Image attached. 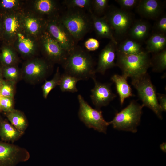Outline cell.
<instances>
[{
    "instance_id": "obj_1",
    "label": "cell",
    "mask_w": 166,
    "mask_h": 166,
    "mask_svg": "<svg viewBox=\"0 0 166 166\" xmlns=\"http://www.w3.org/2000/svg\"><path fill=\"white\" fill-rule=\"evenodd\" d=\"M65 73L80 80L95 78L94 63L91 55L82 48L76 46L69 53L62 64Z\"/></svg>"
},
{
    "instance_id": "obj_2",
    "label": "cell",
    "mask_w": 166,
    "mask_h": 166,
    "mask_svg": "<svg viewBox=\"0 0 166 166\" xmlns=\"http://www.w3.org/2000/svg\"><path fill=\"white\" fill-rule=\"evenodd\" d=\"M59 19L75 42L81 39L93 27L90 14L82 10L68 9Z\"/></svg>"
},
{
    "instance_id": "obj_3",
    "label": "cell",
    "mask_w": 166,
    "mask_h": 166,
    "mask_svg": "<svg viewBox=\"0 0 166 166\" xmlns=\"http://www.w3.org/2000/svg\"><path fill=\"white\" fill-rule=\"evenodd\" d=\"M116 66L121 70L122 74L134 78L147 73L151 66L149 53L144 51L140 53L127 54L116 51Z\"/></svg>"
},
{
    "instance_id": "obj_4",
    "label": "cell",
    "mask_w": 166,
    "mask_h": 166,
    "mask_svg": "<svg viewBox=\"0 0 166 166\" xmlns=\"http://www.w3.org/2000/svg\"><path fill=\"white\" fill-rule=\"evenodd\" d=\"M143 107L136 101H132L126 107L116 113L109 123L115 129L136 133L140 123Z\"/></svg>"
},
{
    "instance_id": "obj_5",
    "label": "cell",
    "mask_w": 166,
    "mask_h": 166,
    "mask_svg": "<svg viewBox=\"0 0 166 166\" xmlns=\"http://www.w3.org/2000/svg\"><path fill=\"white\" fill-rule=\"evenodd\" d=\"M131 78V83L137 92L143 106L149 108L160 119H162V112L158 103L157 93L148 73Z\"/></svg>"
},
{
    "instance_id": "obj_6",
    "label": "cell",
    "mask_w": 166,
    "mask_h": 166,
    "mask_svg": "<svg viewBox=\"0 0 166 166\" xmlns=\"http://www.w3.org/2000/svg\"><path fill=\"white\" fill-rule=\"evenodd\" d=\"M103 16L110 26L116 40L117 38L128 34L134 22L133 14L129 11L113 6H109Z\"/></svg>"
},
{
    "instance_id": "obj_7",
    "label": "cell",
    "mask_w": 166,
    "mask_h": 166,
    "mask_svg": "<svg viewBox=\"0 0 166 166\" xmlns=\"http://www.w3.org/2000/svg\"><path fill=\"white\" fill-rule=\"evenodd\" d=\"M79 104L78 115L80 120L89 128L106 134L109 122L104 119L100 110L92 108L80 94L78 95Z\"/></svg>"
},
{
    "instance_id": "obj_8",
    "label": "cell",
    "mask_w": 166,
    "mask_h": 166,
    "mask_svg": "<svg viewBox=\"0 0 166 166\" xmlns=\"http://www.w3.org/2000/svg\"><path fill=\"white\" fill-rule=\"evenodd\" d=\"M38 40L39 50L45 59L52 64H62L69 53L49 33L45 30Z\"/></svg>"
},
{
    "instance_id": "obj_9",
    "label": "cell",
    "mask_w": 166,
    "mask_h": 166,
    "mask_svg": "<svg viewBox=\"0 0 166 166\" xmlns=\"http://www.w3.org/2000/svg\"><path fill=\"white\" fill-rule=\"evenodd\" d=\"M52 64L45 59L34 57L28 59L22 65V74L24 79L29 82L39 81L48 74Z\"/></svg>"
},
{
    "instance_id": "obj_10",
    "label": "cell",
    "mask_w": 166,
    "mask_h": 166,
    "mask_svg": "<svg viewBox=\"0 0 166 166\" xmlns=\"http://www.w3.org/2000/svg\"><path fill=\"white\" fill-rule=\"evenodd\" d=\"M59 16L47 20L46 31L69 53L76 46V42L60 20Z\"/></svg>"
},
{
    "instance_id": "obj_11",
    "label": "cell",
    "mask_w": 166,
    "mask_h": 166,
    "mask_svg": "<svg viewBox=\"0 0 166 166\" xmlns=\"http://www.w3.org/2000/svg\"><path fill=\"white\" fill-rule=\"evenodd\" d=\"M30 154L26 149L18 145L0 141V166H16L26 162Z\"/></svg>"
},
{
    "instance_id": "obj_12",
    "label": "cell",
    "mask_w": 166,
    "mask_h": 166,
    "mask_svg": "<svg viewBox=\"0 0 166 166\" xmlns=\"http://www.w3.org/2000/svg\"><path fill=\"white\" fill-rule=\"evenodd\" d=\"M21 14L23 30L27 34L38 40L46 30L47 20L25 6L22 10Z\"/></svg>"
},
{
    "instance_id": "obj_13",
    "label": "cell",
    "mask_w": 166,
    "mask_h": 166,
    "mask_svg": "<svg viewBox=\"0 0 166 166\" xmlns=\"http://www.w3.org/2000/svg\"><path fill=\"white\" fill-rule=\"evenodd\" d=\"M22 10L2 14L3 23V42L12 45L22 30Z\"/></svg>"
},
{
    "instance_id": "obj_14",
    "label": "cell",
    "mask_w": 166,
    "mask_h": 166,
    "mask_svg": "<svg viewBox=\"0 0 166 166\" xmlns=\"http://www.w3.org/2000/svg\"><path fill=\"white\" fill-rule=\"evenodd\" d=\"M12 45L17 53L28 59L35 57L39 50L38 40L23 30L18 34Z\"/></svg>"
},
{
    "instance_id": "obj_15",
    "label": "cell",
    "mask_w": 166,
    "mask_h": 166,
    "mask_svg": "<svg viewBox=\"0 0 166 166\" xmlns=\"http://www.w3.org/2000/svg\"><path fill=\"white\" fill-rule=\"evenodd\" d=\"M93 80L95 85L91 90L90 98L96 109L100 110L101 107L107 105L116 96L112 91L111 84L100 83L96 78Z\"/></svg>"
},
{
    "instance_id": "obj_16",
    "label": "cell",
    "mask_w": 166,
    "mask_h": 166,
    "mask_svg": "<svg viewBox=\"0 0 166 166\" xmlns=\"http://www.w3.org/2000/svg\"><path fill=\"white\" fill-rule=\"evenodd\" d=\"M24 6L39 16L47 20L58 16V2L54 0H35Z\"/></svg>"
},
{
    "instance_id": "obj_17",
    "label": "cell",
    "mask_w": 166,
    "mask_h": 166,
    "mask_svg": "<svg viewBox=\"0 0 166 166\" xmlns=\"http://www.w3.org/2000/svg\"><path fill=\"white\" fill-rule=\"evenodd\" d=\"M117 45L110 41L101 51L98 58L96 72L104 74L108 69L116 66L115 62Z\"/></svg>"
},
{
    "instance_id": "obj_18",
    "label": "cell",
    "mask_w": 166,
    "mask_h": 166,
    "mask_svg": "<svg viewBox=\"0 0 166 166\" xmlns=\"http://www.w3.org/2000/svg\"><path fill=\"white\" fill-rule=\"evenodd\" d=\"M136 9L142 18L156 20L162 14L163 6L160 0H140Z\"/></svg>"
},
{
    "instance_id": "obj_19",
    "label": "cell",
    "mask_w": 166,
    "mask_h": 166,
    "mask_svg": "<svg viewBox=\"0 0 166 166\" xmlns=\"http://www.w3.org/2000/svg\"><path fill=\"white\" fill-rule=\"evenodd\" d=\"M93 27L99 38L109 39L117 45V42L114 37L113 30L109 24L104 16H98L93 13L90 14Z\"/></svg>"
},
{
    "instance_id": "obj_20",
    "label": "cell",
    "mask_w": 166,
    "mask_h": 166,
    "mask_svg": "<svg viewBox=\"0 0 166 166\" xmlns=\"http://www.w3.org/2000/svg\"><path fill=\"white\" fill-rule=\"evenodd\" d=\"M150 29L149 23L144 20L134 21L128 34L130 38L138 42L144 40L149 35Z\"/></svg>"
},
{
    "instance_id": "obj_21",
    "label": "cell",
    "mask_w": 166,
    "mask_h": 166,
    "mask_svg": "<svg viewBox=\"0 0 166 166\" xmlns=\"http://www.w3.org/2000/svg\"><path fill=\"white\" fill-rule=\"evenodd\" d=\"M127 78L123 74L121 75L115 74L111 78V81L115 84L121 105L123 104L125 99L134 96L131 88L127 82Z\"/></svg>"
},
{
    "instance_id": "obj_22",
    "label": "cell",
    "mask_w": 166,
    "mask_h": 166,
    "mask_svg": "<svg viewBox=\"0 0 166 166\" xmlns=\"http://www.w3.org/2000/svg\"><path fill=\"white\" fill-rule=\"evenodd\" d=\"M22 135L7 121L0 119V138L2 141L14 142Z\"/></svg>"
},
{
    "instance_id": "obj_23",
    "label": "cell",
    "mask_w": 166,
    "mask_h": 166,
    "mask_svg": "<svg viewBox=\"0 0 166 166\" xmlns=\"http://www.w3.org/2000/svg\"><path fill=\"white\" fill-rule=\"evenodd\" d=\"M1 66L16 65L18 61L17 52L11 45L3 42L1 47Z\"/></svg>"
},
{
    "instance_id": "obj_24",
    "label": "cell",
    "mask_w": 166,
    "mask_h": 166,
    "mask_svg": "<svg viewBox=\"0 0 166 166\" xmlns=\"http://www.w3.org/2000/svg\"><path fill=\"white\" fill-rule=\"evenodd\" d=\"M166 34L153 33L146 41L145 51L148 53H157L166 49Z\"/></svg>"
},
{
    "instance_id": "obj_25",
    "label": "cell",
    "mask_w": 166,
    "mask_h": 166,
    "mask_svg": "<svg viewBox=\"0 0 166 166\" xmlns=\"http://www.w3.org/2000/svg\"><path fill=\"white\" fill-rule=\"evenodd\" d=\"M6 116L11 124L23 134L28 126V122L24 114L14 109L5 113Z\"/></svg>"
},
{
    "instance_id": "obj_26",
    "label": "cell",
    "mask_w": 166,
    "mask_h": 166,
    "mask_svg": "<svg viewBox=\"0 0 166 166\" xmlns=\"http://www.w3.org/2000/svg\"><path fill=\"white\" fill-rule=\"evenodd\" d=\"M143 51L140 43L130 38L125 39L117 46V52L127 54H137Z\"/></svg>"
},
{
    "instance_id": "obj_27",
    "label": "cell",
    "mask_w": 166,
    "mask_h": 166,
    "mask_svg": "<svg viewBox=\"0 0 166 166\" xmlns=\"http://www.w3.org/2000/svg\"><path fill=\"white\" fill-rule=\"evenodd\" d=\"M79 81L77 78L64 73L61 76L59 85L62 92L74 93L78 91L76 84Z\"/></svg>"
},
{
    "instance_id": "obj_28",
    "label": "cell",
    "mask_w": 166,
    "mask_h": 166,
    "mask_svg": "<svg viewBox=\"0 0 166 166\" xmlns=\"http://www.w3.org/2000/svg\"><path fill=\"white\" fill-rule=\"evenodd\" d=\"M150 59L151 66L153 71L156 72H161L166 69V49L160 52L154 53Z\"/></svg>"
},
{
    "instance_id": "obj_29",
    "label": "cell",
    "mask_w": 166,
    "mask_h": 166,
    "mask_svg": "<svg viewBox=\"0 0 166 166\" xmlns=\"http://www.w3.org/2000/svg\"><path fill=\"white\" fill-rule=\"evenodd\" d=\"M25 4L19 0H0V13L3 14L21 10Z\"/></svg>"
},
{
    "instance_id": "obj_30",
    "label": "cell",
    "mask_w": 166,
    "mask_h": 166,
    "mask_svg": "<svg viewBox=\"0 0 166 166\" xmlns=\"http://www.w3.org/2000/svg\"><path fill=\"white\" fill-rule=\"evenodd\" d=\"M63 3L68 9L82 10L92 13L91 0H65Z\"/></svg>"
},
{
    "instance_id": "obj_31",
    "label": "cell",
    "mask_w": 166,
    "mask_h": 166,
    "mask_svg": "<svg viewBox=\"0 0 166 166\" xmlns=\"http://www.w3.org/2000/svg\"><path fill=\"white\" fill-rule=\"evenodd\" d=\"M2 67V77L5 80L15 83L18 80L21 72L16 65Z\"/></svg>"
},
{
    "instance_id": "obj_32",
    "label": "cell",
    "mask_w": 166,
    "mask_h": 166,
    "mask_svg": "<svg viewBox=\"0 0 166 166\" xmlns=\"http://www.w3.org/2000/svg\"><path fill=\"white\" fill-rule=\"evenodd\" d=\"M61 76L59 68L58 67L53 78L49 80L45 81L42 87L44 98H47L50 92L56 86L59 85Z\"/></svg>"
},
{
    "instance_id": "obj_33",
    "label": "cell",
    "mask_w": 166,
    "mask_h": 166,
    "mask_svg": "<svg viewBox=\"0 0 166 166\" xmlns=\"http://www.w3.org/2000/svg\"><path fill=\"white\" fill-rule=\"evenodd\" d=\"M108 2V0H92V13L98 16L104 15L109 6Z\"/></svg>"
},
{
    "instance_id": "obj_34",
    "label": "cell",
    "mask_w": 166,
    "mask_h": 166,
    "mask_svg": "<svg viewBox=\"0 0 166 166\" xmlns=\"http://www.w3.org/2000/svg\"><path fill=\"white\" fill-rule=\"evenodd\" d=\"M15 83L13 81L3 79L0 91V96L13 98Z\"/></svg>"
},
{
    "instance_id": "obj_35",
    "label": "cell",
    "mask_w": 166,
    "mask_h": 166,
    "mask_svg": "<svg viewBox=\"0 0 166 166\" xmlns=\"http://www.w3.org/2000/svg\"><path fill=\"white\" fill-rule=\"evenodd\" d=\"M153 26V33H160L166 34V15L162 14L156 20Z\"/></svg>"
},
{
    "instance_id": "obj_36",
    "label": "cell",
    "mask_w": 166,
    "mask_h": 166,
    "mask_svg": "<svg viewBox=\"0 0 166 166\" xmlns=\"http://www.w3.org/2000/svg\"><path fill=\"white\" fill-rule=\"evenodd\" d=\"M14 101L13 97L0 96V108L1 111L5 113L13 109Z\"/></svg>"
},
{
    "instance_id": "obj_37",
    "label": "cell",
    "mask_w": 166,
    "mask_h": 166,
    "mask_svg": "<svg viewBox=\"0 0 166 166\" xmlns=\"http://www.w3.org/2000/svg\"><path fill=\"white\" fill-rule=\"evenodd\" d=\"M139 0H116L120 7V8L127 11H129L133 8L136 7Z\"/></svg>"
},
{
    "instance_id": "obj_38",
    "label": "cell",
    "mask_w": 166,
    "mask_h": 166,
    "mask_svg": "<svg viewBox=\"0 0 166 166\" xmlns=\"http://www.w3.org/2000/svg\"><path fill=\"white\" fill-rule=\"evenodd\" d=\"M84 45L88 51H93L98 48L99 46V43L96 39L90 38L85 42Z\"/></svg>"
},
{
    "instance_id": "obj_39",
    "label": "cell",
    "mask_w": 166,
    "mask_h": 166,
    "mask_svg": "<svg viewBox=\"0 0 166 166\" xmlns=\"http://www.w3.org/2000/svg\"><path fill=\"white\" fill-rule=\"evenodd\" d=\"M157 99L160 108L162 111H166V94L157 93Z\"/></svg>"
},
{
    "instance_id": "obj_40",
    "label": "cell",
    "mask_w": 166,
    "mask_h": 166,
    "mask_svg": "<svg viewBox=\"0 0 166 166\" xmlns=\"http://www.w3.org/2000/svg\"><path fill=\"white\" fill-rule=\"evenodd\" d=\"M3 23L2 14L0 13V41H2Z\"/></svg>"
},
{
    "instance_id": "obj_41",
    "label": "cell",
    "mask_w": 166,
    "mask_h": 166,
    "mask_svg": "<svg viewBox=\"0 0 166 166\" xmlns=\"http://www.w3.org/2000/svg\"><path fill=\"white\" fill-rule=\"evenodd\" d=\"M160 148L161 150L164 152H166V143L163 142L160 145Z\"/></svg>"
},
{
    "instance_id": "obj_42",
    "label": "cell",
    "mask_w": 166,
    "mask_h": 166,
    "mask_svg": "<svg viewBox=\"0 0 166 166\" xmlns=\"http://www.w3.org/2000/svg\"><path fill=\"white\" fill-rule=\"evenodd\" d=\"M3 80V79L2 77L0 78V91L2 85Z\"/></svg>"
},
{
    "instance_id": "obj_43",
    "label": "cell",
    "mask_w": 166,
    "mask_h": 166,
    "mask_svg": "<svg viewBox=\"0 0 166 166\" xmlns=\"http://www.w3.org/2000/svg\"><path fill=\"white\" fill-rule=\"evenodd\" d=\"M3 78L2 75V66L0 67V78Z\"/></svg>"
}]
</instances>
